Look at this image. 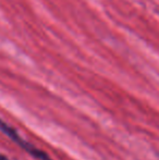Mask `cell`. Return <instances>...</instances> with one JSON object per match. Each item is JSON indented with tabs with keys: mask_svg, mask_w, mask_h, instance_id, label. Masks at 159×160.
Listing matches in <instances>:
<instances>
[{
	"mask_svg": "<svg viewBox=\"0 0 159 160\" xmlns=\"http://www.w3.org/2000/svg\"><path fill=\"white\" fill-rule=\"evenodd\" d=\"M0 160H10V159H8L4 155H2V154H0Z\"/></svg>",
	"mask_w": 159,
	"mask_h": 160,
	"instance_id": "2",
	"label": "cell"
},
{
	"mask_svg": "<svg viewBox=\"0 0 159 160\" xmlns=\"http://www.w3.org/2000/svg\"><path fill=\"white\" fill-rule=\"evenodd\" d=\"M0 131H1L4 135H7L10 139H12V141L14 142L17 145H19L22 149L25 150L27 154H30L32 157H34L35 159H37V160H53L48 154H46V152H42V149H39V148H37L36 146L31 144L30 142L24 139L14 128H12L10 124H8V123H7L6 121L2 120V119H0Z\"/></svg>",
	"mask_w": 159,
	"mask_h": 160,
	"instance_id": "1",
	"label": "cell"
}]
</instances>
